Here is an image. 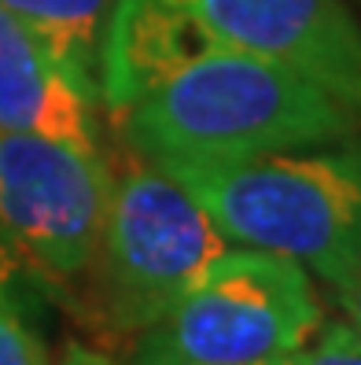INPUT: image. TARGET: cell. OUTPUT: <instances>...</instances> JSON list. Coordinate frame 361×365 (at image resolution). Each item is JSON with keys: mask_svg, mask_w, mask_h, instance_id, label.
Here are the masks:
<instances>
[{"mask_svg": "<svg viewBox=\"0 0 361 365\" xmlns=\"http://www.w3.org/2000/svg\"><path fill=\"white\" fill-rule=\"evenodd\" d=\"M210 45H218V37L166 0H118L100 48V100L115 115H125Z\"/></svg>", "mask_w": 361, "mask_h": 365, "instance_id": "cell-8", "label": "cell"}, {"mask_svg": "<svg viewBox=\"0 0 361 365\" xmlns=\"http://www.w3.org/2000/svg\"><path fill=\"white\" fill-rule=\"evenodd\" d=\"M115 4L118 0H0V8L26 23L63 63H70L89 81H96Z\"/></svg>", "mask_w": 361, "mask_h": 365, "instance_id": "cell-9", "label": "cell"}, {"mask_svg": "<svg viewBox=\"0 0 361 365\" xmlns=\"http://www.w3.org/2000/svg\"><path fill=\"white\" fill-rule=\"evenodd\" d=\"M111 203L100 152L0 130V244L45 281L93 266Z\"/></svg>", "mask_w": 361, "mask_h": 365, "instance_id": "cell-5", "label": "cell"}, {"mask_svg": "<svg viewBox=\"0 0 361 365\" xmlns=\"http://www.w3.org/2000/svg\"><path fill=\"white\" fill-rule=\"evenodd\" d=\"M317 329L321 303L303 262L258 247L225 251L140 332L133 365H266L306 347Z\"/></svg>", "mask_w": 361, "mask_h": 365, "instance_id": "cell-3", "label": "cell"}, {"mask_svg": "<svg viewBox=\"0 0 361 365\" xmlns=\"http://www.w3.org/2000/svg\"><path fill=\"white\" fill-rule=\"evenodd\" d=\"M225 232L199 200L159 166H133L111 181L100 236L103 310L122 332L152 329L192 292L214 259L229 251Z\"/></svg>", "mask_w": 361, "mask_h": 365, "instance_id": "cell-4", "label": "cell"}, {"mask_svg": "<svg viewBox=\"0 0 361 365\" xmlns=\"http://www.w3.org/2000/svg\"><path fill=\"white\" fill-rule=\"evenodd\" d=\"M122 118L137 152L162 166L332 144L354 133L357 111L288 63L218 41Z\"/></svg>", "mask_w": 361, "mask_h": 365, "instance_id": "cell-1", "label": "cell"}, {"mask_svg": "<svg viewBox=\"0 0 361 365\" xmlns=\"http://www.w3.org/2000/svg\"><path fill=\"white\" fill-rule=\"evenodd\" d=\"M225 240L310 266L339 292L361 269V148L162 163Z\"/></svg>", "mask_w": 361, "mask_h": 365, "instance_id": "cell-2", "label": "cell"}, {"mask_svg": "<svg viewBox=\"0 0 361 365\" xmlns=\"http://www.w3.org/2000/svg\"><path fill=\"white\" fill-rule=\"evenodd\" d=\"M221 45L288 63L361 111V30L339 0H166Z\"/></svg>", "mask_w": 361, "mask_h": 365, "instance_id": "cell-6", "label": "cell"}, {"mask_svg": "<svg viewBox=\"0 0 361 365\" xmlns=\"http://www.w3.org/2000/svg\"><path fill=\"white\" fill-rule=\"evenodd\" d=\"M19 273H23V262H19L15 255H11V247L0 244V299H8L11 284L19 281Z\"/></svg>", "mask_w": 361, "mask_h": 365, "instance_id": "cell-14", "label": "cell"}, {"mask_svg": "<svg viewBox=\"0 0 361 365\" xmlns=\"http://www.w3.org/2000/svg\"><path fill=\"white\" fill-rule=\"evenodd\" d=\"M96 81L63 63L45 41L0 8V130L100 152Z\"/></svg>", "mask_w": 361, "mask_h": 365, "instance_id": "cell-7", "label": "cell"}, {"mask_svg": "<svg viewBox=\"0 0 361 365\" xmlns=\"http://www.w3.org/2000/svg\"><path fill=\"white\" fill-rule=\"evenodd\" d=\"M59 365H118L111 354H103L89 343H67V351H63Z\"/></svg>", "mask_w": 361, "mask_h": 365, "instance_id": "cell-13", "label": "cell"}, {"mask_svg": "<svg viewBox=\"0 0 361 365\" xmlns=\"http://www.w3.org/2000/svg\"><path fill=\"white\" fill-rule=\"evenodd\" d=\"M0 365H48L45 343L11 299H0Z\"/></svg>", "mask_w": 361, "mask_h": 365, "instance_id": "cell-11", "label": "cell"}, {"mask_svg": "<svg viewBox=\"0 0 361 365\" xmlns=\"http://www.w3.org/2000/svg\"><path fill=\"white\" fill-rule=\"evenodd\" d=\"M339 303H343V310H347V325L361 336V269L339 288Z\"/></svg>", "mask_w": 361, "mask_h": 365, "instance_id": "cell-12", "label": "cell"}, {"mask_svg": "<svg viewBox=\"0 0 361 365\" xmlns=\"http://www.w3.org/2000/svg\"><path fill=\"white\" fill-rule=\"evenodd\" d=\"M266 365H361V336L347 325H332L317 336V343L299 347L284 358H273Z\"/></svg>", "mask_w": 361, "mask_h": 365, "instance_id": "cell-10", "label": "cell"}]
</instances>
